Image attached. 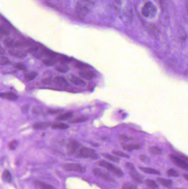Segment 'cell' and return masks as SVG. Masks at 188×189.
<instances>
[{
	"mask_svg": "<svg viewBox=\"0 0 188 189\" xmlns=\"http://www.w3.org/2000/svg\"><path fill=\"white\" fill-rule=\"evenodd\" d=\"M183 178H184L186 180L188 181V174H184L183 175Z\"/></svg>",
	"mask_w": 188,
	"mask_h": 189,
	"instance_id": "obj_46",
	"label": "cell"
},
{
	"mask_svg": "<svg viewBox=\"0 0 188 189\" xmlns=\"http://www.w3.org/2000/svg\"><path fill=\"white\" fill-rule=\"evenodd\" d=\"M4 44H5V45L8 48H14L15 47V42L11 39H7L4 41Z\"/></svg>",
	"mask_w": 188,
	"mask_h": 189,
	"instance_id": "obj_35",
	"label": "cell"
},
{
	"mask_svg": "<svg viewBox=\"0 0 188 189\" xmlns=\"http://www.w3.org/2000/svg\"><path fill=\"white\" fill-rule=\"evenodd\" d=\"M139 158H140V160H141L142 162L144 163V164H150V162H151L150 159L148 156H146V155H140V157H139Z\"/></svg>",
	"mask_w": 188,
	"mask_h": 189,
	"instance_id": "obj_36",
	"label": "cell"
},
{
	"mask_svg": "<svg viewBox=\"0 0 188 189\" xmlns=\"http://www.w3.org/2000/svg\"><path fill=\"white\" fill-rule=\"evenodd\" d=\"M70 81L72 82L74 84L76 85H81V86H84L86 85V82L83 80H82L80 78H78L77 76H75L74 75L71 76L70 79Z\"/></svg>",
	"mask_w": 188,
	"mask_h": 189,
	"instance_id": "obj_19",
	"label": "cell"
},
{
	"mask_svg": "<svg viewBox=\"0 0 188 189\" xmlns=\"http://www.w3.org/2000/svg\"><path fill=\"white\" fill-rule=\"evenodd\" d=\"M11 61L9 60L6 57H1V65H5L11 64Z\"/></svg>",
	"mask_w": 188,
	"mask_h": 189,
	"instance_id": "obj_39",
	"label": "cell"
},
{
	"mask_svg": "<svg viewBox=\"0 0 188 189\" xmlns=\"http://www.w3.org/2000/svg\"><path fill=\"white\" fill-rule=\"evenodd\" d=\"M64 169L66 171H74L76 172H84L85 168L79 164H66L64 166Z\"/></svg>",
	"mask_w": 188,
	"mask_h": 189,
	"instance_id": "obj_7",
	"label": "cell"
},
{
	"mask_svg": "<svg viewBox=\"0 0 188 189\" xmlns=\"http://www.w3.org/2000/svg\"><path fill=\"white\" fill-rule=\"evenodd\" d=\"M129 174L131 177V178L134 180L135 181L138 183L142 184L144 182V178L140 174L137 172L136 170L134 171H130Z\"/></svg>",
	"mask_w": 188,
	"mask_h": 189,
	"instance_id": "obj_10",
	"label": "cell"
},
{
	"mask_svg": "<svg viewBox=\"0 0 188 189\" xmlns=\"http://www.w3.org/2000/svg\"><path fill=\"white\" fill-rule=\"evenodd\" d=\"M73 116V112L72 111H68L66 112V113H64L63 114H61V115H59L58 116H57L55 119L56 121H65V120H67L69 118H71Z\"/></svg>",
	"mask_w": 188,
	"mask_h": 189,
	"instance_id": "obj_15",
	"label": "cell"
},
{
	"mask_svg": "<svg viewBox=\"0 0 188 189\" xmlns=\"http://www.w3.org/2000/svg\"><path fill=\"white\" fill-rule=\"evenodd\" d=\"M120 138L123 139V140H126V141H128V140L130 139V138H129L127 136L125 135H121V136H120Z\"/></svg>",
	"mask_w": 188,
	"mask_h": 189,
	"instance_id": "obj_44",
	"label": "cell"
},
{
	"mask_svg": "<svg viewBox=\"0 0 188 189\" xmlns=\"http://www.w3.org/2000/svg\"><path fill=\"white\" fill-rule=\"evenodd\" d=\"M158 2H159V4L161 5H163V4H165V0H158Z\"/></svg>",
	"mask_w": 188,
	"mask_h": 189,
	"instance_id": "obj_45",
	"label": "cell"
},
{
	"mask_svg": "<svg viewBox=\"0 0 188 189\" xmlns=\"http://www.w3.org/2000/svg\"><path fill=\"white\" fill-rule=\"evenodd\" d=\"M37 76V73L35 71H30L28 73H26L24 75V79L26 81H32L36 78Z\"/></svg>",
	"mask_w": 188,
	"mask_h": 189,
	"instance_id": "obj_22",
	"label": "cell"
},
{
	"mask_svg": "<svg viewBox=\"0 0 188 189\" xmlns=\"http://www.w3.org/2000/svg\"><path fill=\"white\" fill-rule=\"evenodd\" d=\"M57 61V60L56 59H53V58H48L47 59H45L43 60V63L45 65L47 66V67H50L54 65Z\"/></svg>",
	"mask_w": 188,
	"mask_h": 189,
	"instance_id": "obj_28",
	"label": "cell"
},
{
	"mask_svg": "<svg viewBox=\"0 0 188 189\" xmlns=\"http://www.w3.org/2000/svg\"><path fill=\"white\" fill-rule=\"evenodd\" d=\"M145 183L147 185L152 189H157L158 188V186L157 183L155 182L154 180L151 179H146L145 180Z\"/></svg>",
	"mask_w": 188,
	"mask_h": 189,
	"instance_id": "obj_27",
	"label": "cell"
},
{
	"mask_svg": "<svg viewBox=\"0 0 188 189\" xmlns=\"http://www.w3.org/2000/svg\"><path fill=\"white\" fill-rule=\"evenodd\" d=\"M170 159L171 162L174 164L175 166L179 167V168L188 172V163L186 162L185 159H183L178 156L175 155H170Z\"/></svg>",
	"mask_w": 188,
	"mask_h": 189,
	"instance_id": "obj_5",
	"label": "cell"
},
{
	"mask_svg": "<svg viewBox=\"0 0 188 189\" xmlns=\"http://www.w3.org/2000/svg\"><path fill=\"white\" fill-rule=\"evenodd\" d=\"M55 70L60 73H67L69 71L70 69L66 65H62V66H58L55 68Z\"/></svg>",
	"mask_w": 188,
	"mask_h": 189,
	"instance_id": "obj_33",
	"label": "cell"
},
{
	"mask_svg": "<svg viewBox=\"0 0 188 189\" xmlns=\"http://www.w3.org/2000/svg\"><path fill=\"white\" fill-rule=\"evenodd\" d=\"M51 124L49 122H37L33 125V129L40 130L47 129L49 126H51Z\"/></svg>",
	"mask_w": 188,
	"mask_h": 189,
	"instance_id": "obj_14",
	"label": "cell"
},
{
	"mask_svg": "<svg viewBox=\"0 0 188 189\" xmlns=\"http://www.w3.org/2000/svg\"><path fill=\"white\" fill-rule=\"evenodd\" d=\"M2 98H6L11 101L16 100L18 98V96L16 94L12 92H6V93H1L0 94Z\"/></svg>",
	"mask_w": 188,
	"mask_h": 189,
	"instance_id": "obj_16",
	"label": "cell"
},
{
	"mask_svg": "<svg viewBox=\"0 0 188 189\" xmlns=\"http://www.w3.org/2000/svg\"><path fill=\"white\" fill-rule=\"evenodd\" d=\"M167 174L168 176L171 177H178L179 176V173L176 170L173 169H168Z\"/></svg>",
	"mask_w": 188,
	"mask_h": 189,
	"instance_id": "obj_32",
	"label": "cell"
},
{
	"mask_svg": "<svg viewBox=\"0 0 188 189\" xmlns=\"http://www.w3.org/2000/svg\"><path fill=\"white\" fill-rule=\"evenodd\" d=\"M51 80L49 78H47V79H44L43 80H41V83L44 85H47L50 84Z\"/></svg>",
	"mask_w": 188,
	"mask_h": 189,
	"instance_id": "obj_43",
	"label": "cell"
},
{
	"mask_svg": "<svg viewBox=\"0 0 188 189\" xmlns=\"http://www.w3.org/2000/svg\"><path fill=\"white\" fill-rule=\"evenodd\" d=\"M57 60L59 61L62 64H66L70 63L72 61V59L70 57H68L65 55H60L59 57H57Z\"/></svg>",
	"mask_w": 188,
	"mask_h": 189,
	"instance_id": "obj_23",
	"label": "cell"
},
{
	"mask_svg": "<svg viewBox=\"0 0 188 189\" xmlns=\"http://www.w3.org/2000/svg\"><path fill=\"white\" fill-rule=\"evenodd\" d=\"M140 169L142 172L146 173L148 174H153V175H161V172L158 170L154 169L147 168V167H140Z\"/></svg>",
	"mask_w": 188,
	"mask_h": 189,
	"instance_id": "obj_17",
	"label": "cell"
},
{
	"mask_svg": "<svg viewBox=\"0 0 188 189\" xmlns=\"http://www.w3.org/2000/svg\"><path fill=\"white\" fill-rule=\"evenodd\" d=\"M121 189H138V187L134 184L128 182L124 184L122 186Z\"/></svg>",
	"mask_w": 188,
	"mask_h": 189,
	"instance_id": "obj_34",
	"label": "cell"
},
{
	"mask_svg": "<svg viewBox=\"0 0 188 189\" xmlns=\"http://www.w3.org/2000/svg\"><path fill=\"white\" fill-rule=\"evenodd\" d=\"M126 166L127 168H128L130 171H134V170H136L134 166L132 164L130 163H127L126 164Z\"/></svg>",
	"mask_w": 188,
	"mask_h": 189,
	"instance_id": "obj_42",
	"label": "cell"
},
{
	"mask_svg": "<svg viewBox=\"0 0 188 189\" xmlns=\"http://www.w3.org/2000/svg\"><path fill=\"white\" fill-rule=\"evenodd\" d=\"M42 53L44 54L45 55H47V57L49 58H53V59H56L57 57V54H56L55 53H54V51L48 50L47 49H44L41 51Z\"/></svg>",
	"mask_w": 188,
	"mask_h": 189,
	"instance_id": "obj_24",
	"label": "cell"
},
{
	"mask_svg": "<svg viewBox=\"0 0 188 189\" xmlns=\"http://www.w3.org/2000/svg\"><path fill=\"white\" fill-rule=\"evenodd\" d=\"M96 0H79L76 6V13L80 18H84L96 3Z\"/></svg>",
	"mask_w": 188,
	"mask_h": 189,
	"instance_id": "obj_1",
	"label": "cell"
},
{
	"mask_svg": "<svg viewBox=\"0 0 188 189\" xmlns=\"http://www.w3.org/2000/svg\"><path fill=\"white\" fill-rule=\"evenodd\" d=\"M62 111H63V110H51V109H50L47 111L49 113H50L52 115L59 113H60Z\"/></svg>",
	"mask_w": 188,
	"mask_h": 189,
	"instance_id": "obj_41",
	"label": "cell"
},
{
	"mask_svg": "<svg viewBox=\"0 0 188 189\" xmlns=\"http://www.w3.org/2000/svg\"><path fill=\"white\" fill-rule=\"evenodd\" d=\"M102 155H103L104 157H105V158L109 159V160H110L112 161V162H119V159L118 158H117V157H116V156H113V155L109 154H107V153L102 154Z\"/></svg>",
	"mask_w": 188,
	"mask_h": 189,
	"instance_id": "obj_30",
	"label": "cell"
},
{
	"mask_svg": "<svg viewBox=\"0 0 188 189\" xmlns=\"http://www.w3.org/2000/svg\"><path fill=\"white\" fill-rule=\"evenodd\" d=\"M8 53L11 56L17 58H24L27 56V53L23 51L11 50L8 51Z\"/></svg>",
	"mask_w": 188,
	"mask_h": 189,
	"instance_id": "obj_13",
	"label": "cell"
},
{
	"mask_svg": "<svg viewBox=\"0 0 188 189\" xmlns=\"http://www.w3.org/2000/svg\"><path fill=\"white\" fill-rule=\"evenodd\" d=\"M93 172L94 175L98 177H99L102 179H104L111 182H114V180L111 177L108 172H104L103 171L99 169H94L93 170Z\"/></svg>",
	"mask_w": 188,
	"mask_h": 189,
	"instance_id": "obj_8",
	"label": "cell"
},
{
	"mask_svg": "<svg viewBox=\"0 0 188 189\" xmlns=\"http://www.w3.org/2000/svg\"><path fill=\"white\" fill-rule=\"evenodd\" d=\"M156 180L160 184H161L163 186H165L168 189L171 188L172 185H173V181H171V180H169V179L158 178H157Z\"/></svg>",
	"mask_w": 188,
	"mask_h": 189,
	"instance_id": "obj_12",
	"label": "cell"
},
{
	"mask_svg": "<svg viewBox=\"0 0 188 189\" xmlns=\"http://www.w3.org/2000/svg\"><path fill=\"white\" fill-rule=\"evenodd\" d=\"M157 12L155 5L150 1H147L144 3L142 9V14L145 17H153Z\"/></svg>",
	"mask_w": 188,
	"mask_h": 189,
	"instance_id": "obj_4",
	"label": "cell"
},
{
	"mask_svg": "<svg viewBox=\"0 0 188 189\" xmlns=\"http://www.w3.org/2000/svg\"></svg>",
	"mask_w": 188,
	"mask_h": 189,
	"instance_id": "obj_47",
	"label": "cell"
},
{
	"mask_svg": "<svg viewBox=\"0 0 188 189\" xmlns=\"http://www.w3.org/2000/svg\"><path fill=\"white\" fill-rule=\"evenodd\" d=\"M17 142L16 141H14L12 142H10L9 143V148H10L11 150H14L16 148V147L17 145Z\"/></svg>",
	"mask_w": 188,
	"mask_h": 189,
	"instance_id": "obj_40",
	"label": "cell"
},
{
	"mask_svg": "<svg viewBox=\"0 0 188 189\" xmlns=\"http://www.w3.org/2000/svg\"><path fill=\"white\" fill-rule=\"evenodd\" d=\"M33 182L35 185H36L41 189H55L54 186H53L50 184L43 182L41 181L34 180Z\"/></svg>",
	"mask_w": 188,
	"mask_h": 189,
	"instance_id": "obj_11",
	"label": "cell"
},
{
	"mask_svg": "<svg viewBox=\"0 0 188 189\" xmlns=\"http://www.w3.org/2000/svg\"><path fill=\"white\" fill-rule=\"evenodd\" d=\"M113 154H114L115 155H117L118 156H120V157H124V158H129V156L125 154L124 153L121 152H118V151H114L113 152Z\"/></svg>",
	"mask_w": 188,
	"mask_h": 189,
	"instance_id": "obj_38",
	"label": "cell"
},
{
	"mask_svg": "<svg viewBox=\"0 0 188 189\" xmlns=\"http://www.w3.org/2000/svg\"><path fill=\"white\" fill-rule=\"evenodd\" d=\"M88 118L84 117V116H80L78 118H75L74 119L71 121H69V123H82V122H84L86 121H87Z\"/></svg>",
	"mask_w": 188,
	"mask_h": 189,
	"instance_id": "obj_29",
	"label": "cell"
},
{
	"mask_svg": "<svg viewBox=\"0 0 188 189\" xmlns=\"http://www.w3.org/2000/svg\"><path fill=\"white\" fill-rule=\"evenodd\" d=\"M51 129H66L68 128V125L67 124H65L64 123H56L53 125H51Z\"/></svg>",
	"mask_w": 188,
	"mask_h": 189,
	"instance_id": "obj_21",
	"label": "cell"
},
{
	"mask_svg": "<svg viewBox=\"0 0 188 189\" xmlns=\"http://www.w3.org/2000/svg\"><path fill=\"white\" fill-rule=\"evenodd\" d=\"M77 155L81 158H91L92 159H97L99 156L93 149L88 148L86 147H82L79 149L77 153Z\"/></svg>",
	"mask_w": 188,
	"mask_h": 189,
	"instance_id": "obj_2",
	"label": "cell"
},
{
	"mask_svg": "<svg viewBox=\"0 0 188 189\" xmlns=\"http://www.w3.org/2000/svg\"><path fill=\"white\" fill-rule=\"evenodd\" d=\"M14 66H15V68L20 70H24L27 69L26 65L24 64L23 63H16Z\"/></svg>",
	"mask_w": 188,
	"mask_h": 189,
	"instance_id": "obj_37",
	"label": "cell"
},
{
	"mask_svg": "<svg viewBox=\"0 0 188 189\" xmlns=\"http://www.w3.org/2000/svg\"><path fill=\"white\" fill-rule=\"evenodd\" d=\"M74 67L78 69H88L91 68V66L87 64L86 63H82L81 61H77L74 63Z\"/></svg>",
	"mask_w": 188,
	"mask_h": 189,
	"instance_id": "obj_26",
	"label": "cell"
},
{
	"mask_svg": "<svg viewBox=\"0 0 188 189\" xmlns=\"http://www.w3.org/2000/svg\"><path fill=\"white\" fill-rule=\"evenodd\" d=\"M2 178L6 182H11L12 180V175L11 172L7 170H5L2 173Z\"/></svg>",
	"mask_w": 188,
	"mask_h": 189,
	"instance_id": "obj_25",
	"label": "cell"
},
{
	"mask_svg": "<svg viewBox=\"0 0 188 189\" xmlns=\"http://www.w3.org/2000/svg\"><path fill=\"white\" fill-rule=\"evenodd\" d=\"M54 82L58 85H60L63 86H67L68 84L66 80L63 76H57L54 79Z\"/></svg>",
	"mask_w": 188,
	"mask_h": 189,
	"instance_id": "obj_20",
	"label": "cell"
},
{
	"mask_svg": "<svg viewBox=\"0 0 188 189\" xmlns=\"http://www.w3.org/2000/svg\"><path fill=\"white\" fill-rule=\"evenodd\" d=\"M123 148L125 150L127 151H132V150H136L141 149V145L136 144H127L124 145L123 146Z\"/></svg>",
	"mask_w": 188,
	"mask_h": 189,
	"instance_id": "obj_18",
	"label": "cell"
},
{
	"mask_svg": "<svg viewBox=\"0 0 188 189\" xmlns=\"http://www.w3.org/2000/svg\"><path fill=\"white\" fill-rule=\"evenodd\" d=\"M98 163L99 166L106 168L108 171L113 173L118 177H121L123 175V172L121 171V169L118 168V167H117L116 166L111 164L110 163L108 162L105 160H101Z\"/></svg>",
	"mask_w": 188,
	"mask_h": 189,
	"instance_id": "obj_3",
	"label": "cell"
},
{
	"mask_svg": "<svg viewBox=\"0 0 188 189\" xmlns=\"http://www.w3.org/2000/svg\"><path fill=\"white\" fill-rule=\"evenodd\" d=\"M149 151L152 154L159 155L162 153V150L159 148L157 147H151L149 148Z\"/></svg>",
	"mask_w": 188,
	"mask_h": 189,
	"instance_id": "obj_31",
	"label": "cell"
},
{
	"mask_svg": "<svg viewBox=\"0 0 188 189\" xmlns=\"http://www.w3.org/2000/svg\"><path fill=\"white\" fill-rule=\"evenodd\" d=\"M80 148V144L76 141H71L67 144V153L70 154H77Z\"/></svg>",
	"mask_w": 188,
	"mask_h": 189,
	"instance_id": "obj_6",
	"label": "cell"
},
{
	"mask_svg": "<svg viewBox=\"0 0 188 189\" xmlns=\"http://www.w3.org/2000/svg\"><path fill=\"white\" fill-rule=\"evenodd\" d=\"M79 75L81 76V77L84 78L86 80H92L95 78H96L97 74L91 70H82V71L79 72Z\"/></svg>",
	"mask_w": 188,
	"mask_h": 189,
	"instance_id": "obj_9",
	"label": "cell"
}]
</instances>
